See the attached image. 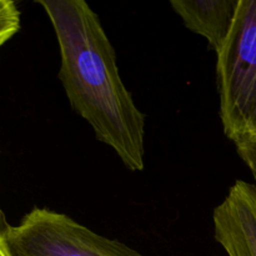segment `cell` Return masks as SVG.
Segmentation results:
<instances>
[{"mask_svg":"<svg viewBox=\"0 0 256 256\" xmlns=\"http://www.w3.org/2000/svg\"><path fill=\"white\" fill-rule=\"evenodd\" d=\"M54 29L59 76L72 109L132 172L144 170L145 116L120 76L116 52L84 0H38Z\"/></svg>","mask_w":256,"mask_h":256,"instance_id":"obj_1","label":"cell"},{"mask_svg":"<svg viewBox=\"0 0 256 256\" xmlns=\"http://www.w3.org/2000/svg\"><path fill=\"white\" fill-rule=\"evenodd\" d=\"M219 112L232 142L256 139V0H240L232 30L216 52Z\"/></svg>","mask_w":256,"mask_h":256,"instance_id":"obj_2","label":"cell"},{"mask_svg":"<svg viewBox=\"0 0 256 256\" xmlns=\"http://www.w3.org/2000/svg\"><path fill=\"white\" fill-rule=\"evenodd\" d=\"M9 256H146L72 218L34 208L0 239Z\"/></svg>","mask_w":256,"mask_h":256,"instance_id":"obj_3","label":"cell"},{"mask_svg":"<svg viewBox=\"0 0 256 256\" xmlns=\"http://www.w3.org/2000/svg\"><path fill=\"white\" fill-rule=\"evenodd\" d=\"M214 236L228 256H256V186L238 180L212 212Z\"/></svg>","mask_w":256,"mask_h":256,"instance_id":"obj_4","label":"cell"},{"mask_svg":"<svg viewBox=\"0 0 256 256\" xmlns=\"http://www.w3.org/2000/svg\"><path fill=\"white\" fill-rule=\"evenodd\" d=\"M240 0H170L172 10L190 32L208 40L215 52L224 45Z\"/></svg>","mask_w":256,"mask_h":256,"instance_id":"obj_5","label":"cell"},{"mask_svg":"<svg viewBox=\"0 0 256 256\" xmlns=\"http://www.w3.org/2000/svg\"><path fill=\"white\" fill-rule=\"evenodd\" d=\"M20 30V12L12 0H0V48Z\"/></svg>","mask_w":256,"mask_h":256,"instance_id":"obj_6","label":"cell"},{"mask_svg":"<svg viewBox=\"0 0 256 256\" xmlns=\"http://www.w3.org/2000/svg\"><path fill=\"white\" fill-rule=\"evenodd\" d=\"M235 146H236L239 156L252 172L256 186V139L242 140V142H235Z\"/></svg>","mask_w":256,"mask_h":256,"instance_id":"obj_7","label":"cell"},{"mask_svg":"<svg viewBox=\"0 0 256 256\" xmlns=\"http://www.w3.org/2000/svg\"><path fill=\"white\" fill-rule=\"evenodd\" d=\"M9 228H10V224L8 222L6 216H5L4 212H2V206H0V239L4 236V234L8 232Z\"/></svg>","mask_w":256,"mask_h":256,"instance_id":"obj_8","label":"cell"},{"mask_svg":"<svg viewBox=\"0 0 256 256\" xmlns=\"http://www.w3.org/2000/svg\"><path fill=\"white\" fill-rule=\"evenodd\" d=\"M0 256H9L8 255V252H5V249H4V246L2 245V242H0Z\"/></svg>","mask_w":256,"mask_h":256,"instance_id":"obj_9","label":"cell"}]
</instances>
